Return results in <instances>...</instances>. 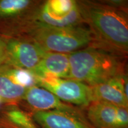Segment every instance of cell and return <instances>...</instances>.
I'll list each match as a JSON object with an SVG mask.
<instances>
[{
    "mask_svg": "<svg viewBox=\"0 0 128 128\" xmlns=\"http://www.w3.org/2000/svg\"><path fill=\"white\" fill-rule=\"evenodd\" d=\"M80 13L92 38V45L119 55L128 52V11L103 1H77Z\"/></svg>",
    "mask_w": 128,
    "mask_h": 128,
    "instance_id": "6da1fadb",
    "label": "cell"
},
{
    "mask_svg": "<svg viewBox=\"0 0 128 128\" xmlns=\"http://www.w3.org/2000/svg\"><path fill=\"white\" fill-rule=\"evenodd\" d=\"M125 57L90 45L69 54L70 79L92 87L126 74Z\"/></svg>",
    "mask_w": 128,
    "mask_h": 128,
    "instance_id": "7a4b0ae2",
    "label": "cell"
},
{
    "mask_svg": "<svg viewBox=\"0 0 128 128\" xmlns=\"http://www.w3.org/2000/svg\"><path fill=\"white\" fill-rule=\"evenodd\" d=\"M26 36L46 52L67 54L87 47L92 41L85 24L71 28L37 26Z\"/></svg>",
    "mask_w": 128,
    "mask_h": 128,
    "instance_id": "3957f363",
    "label": "cell"
},
{
    "mask_svg": "<svg viewBox=\"0 0 128 128\" xmlns=\"http://www.w3.org/2000/svg\"><path fill=\"white\" fill-rule=\"evenodd\" d=\"M43 1L0 0V36H26L36 26V16Z\"/></svg>",
    "mask_w": 128,
    "mask_h": 128,
    "instance_id": "277c9868",
    "label": "cell"
},
{
    "mask_svg": "<svg viewBox=\"0 0 128 128\" xmlns=\"http://www.w3.org/2000/svg\"><path fill=\"white\" fill-rule=\"evenodd\" d=\"M82 24L77 1H43L36 16V27L71 28Z\"/></svg>",
    "mask_w": 128,
    "mask_h": 128,
    "instance_id": "5b68a950",
    "label": "cell"
},
{
    "mask_svg": "<svg viewBox=\"0 0 128 128\" xmlns=\"http://www.w3.org/2000/svg\"><path fill=\"white\" fill-rule=\"evenodd\" d=\"M34 86H39V81L31 72L7 64L0 65V102L2 104H19Z\"/></svg>",
    "mask_w": 128,
    "mask_h": 128,
    "instance_id": "8992f818",
    "label": "cell"
},
{
    "mask_svg": "<svg viewBox=\"0 0 128 128\" xmlns=\"http://www.w3.org/2000/svg\"><path fill=\"white\" fill-rule=\"evenodd\" d=\"M38 81L39 86L66 103L87 108L92 102V88L76 80L46 76Z\"/></svg>",
    "mask_w": 128,
    "mask_h": 128,
    "instance_id": "52a82bcc",
    "label": "cell"
},
{
    "mask_svg": "<svg viewBox=\"0 0 128 128\" xmlns=\"http://www.w3.org/2000/svg\"><path fill=\"white\" fill-rule=\"evenodd\" d=\"M3 39L7 48V64L21 70L32 72L46 52L27 36Z\"/></svg>",
    "mask_w": 128,
    "mask_h": 128,
    "instance_id": "ba28073f",
    "label": "cell"
},
{
    "mask_svg": "<svg viewBox=\"0 0 128 128\" xmlns=\"http://www.w3.org/2000/svg\"><path fill=\"white\" fill-rule=\"evenodd\" d=\"M22 102H24L33 112L58 110L66 112L82 120L88 122L80 108L62 102L52 92L39 86L30 87Z\"/></svg>",
    "mask_w": 128,
    "mask_h": 128,
    "instance_id": "9c48e42d",
    "label": "cell"
},
{
    "mask_svg": "<svg viewBox=\"0 0 128 128\" xmlns=\"http://www.w3.org/2000/svg\"><path fill=\"white\" fill-rule=\"evenodd\" d=\"M87 119L94 128H128V110L103 102H92L87 107Z\"/></svg>",
    "mask_w": 128,
    "mask_h": 128,
    "instance_id": "30bf717a",
    "label": "cell"
},
{
    "mask_svg": "<svg viewBox=\"0 0 128 128\" xmlns=\"http://www.w3.org/2000/svg\"><path fill=\"white\" fill-rule=\"evenodd\" d=\"M128 77L126 74L92 87V102H103L128 108Z\"/></svg>",
    "mask_w": 128,
    "mask_h": 128,
    "instance_id": "8fae6325",
    "label": "cell"
},
{
    "mask_svg": "<svg viewBox=\"0 0 128 128\" xmlns=\"http://www.w3.org/2000/svg\"><path fill=\"white\" fill-rule=\"evenodd\" d=\"M32 116L41 128H94L88 122L58 110L34 112Z\"/></svg>",
    "mask_w": 128,
    "mask_h": 128,
    "instance_id": "7c38bea8",
    "label": "cell"
},
{
    "mask_svg": "<svg viewBox=\"0 0 128 128\" xmlns=\"http://www.w3.org/2000/svg\"><path fill=\"white\" fill-rule=\"evenodd\" d=\"M38 78L51 76L70 78L69 54L46 52L38 66L32 71Z\"/></svg>",
    "mask_w": 128,
    "mask_h": 128,
    "instance_id": "4fadbf2b",
    "label": "cell"
},
{
    "mask_svg": "<svg viewBox=\"0 0 128 128\" xmlns=\"http://www.w3.org/2000/svg\"><path fill=\"white\" fill-rule=\"evenodd\" d=\"M0 127L2 128H38L32 116L19 104L0 106Z\"/></svg>",
    "mask_w": 128,
    "mask_h": 128,
    "instance_id": "5bb4252c",
    "label": "cell"
},
{
    "mask_svg": "<svg viewBox=\"0 0 128 128\" xmlns=\"http://www.w3.org/2000/svg\"><path fill=\"white\" fill-rule=\"evenodd\" d=\"M5 64H8L7 48L4 39L0 36V65Z\"/></svg>",
    "mask_w": 128,
    "mask_h": 128,
    "instance_id": "9a60e30c",
    "label": "cell"
},
{
    "mask_svg": "<svg viewBox=\"0 0 128 128\" xmlns=\"http://www.w3.org/2000/svg\"><path fill=\"white\" fill-rule=\"evenodd\" d=\"M0 128H1V127H0Z\"/></svg>",
    "mask_w": 128,
    "mask_h": 128,
    "instance_id": "2e32d148",
    "label": "cell"
}]
</instances>
